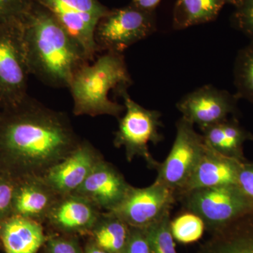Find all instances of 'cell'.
<instances>
[{
	"mask_svg": "<svg viewBox=\"0 0 253 253\" xmlns=\"http://www.w3.org/2000/svg\"><path fill=\"white\" fill-rule=\"evenodd\" d=\"M81 141L65 113L28 96L0 111V172L14 179L43 176Z\"/></svg>",
	"mask_w": 253,
	"mask_h": 253,
	"instance_id": "1",
	"label": "cell"
},
{
	"mask_svg": "<svg viewBox=\"0 0 253 253\" xmlns=\"http://www.w3.org/2000/svg\"><path fill=\"white\" fill-rule=\"evenodd\" d=\"M23 28L30 72L44 84L68 88L74 73L90 62L74 38L36 1Z\"/></svg>",
	"mask_w": 253,
	"mask_h": 253,
	"instance_id": "2",
	"label": "cell"
},
{
	"mask_svg": "<svg viewBox=\"0 0 253 253\" xmlns=\"http://www.w3.org/2000/svg\"><path fill=\"white\" fill-rule=\"evenodd\" d=\"M132 84L124 54L104 52L91 62L82 66L73 75L68 89L76 116H113L119 119L124 105L110 99Z\"/></svg>",
	"mask_w": 253,
	"mask_h": 253,
	"instance_id": "3",
	"label": "cell"
},
{
	"mask_svg": "<svg viewBox=\"0 0 253 253\" xmlns=\"http://www.w3.org/2000/svg\"><path fill=\"white\" fill-rule=\"evenodd\" d=\"M116 95L124 101L125 114L120 118L117 130L115 132L113 144L118 149L123 148L126 160L131 162L134 158H143L151 169H156L159 163L150 153L149 144H158L163 140L160 133L161 113L156 110L145 109L135 102L126 89Z\"/></svg>",
	"mask_w": 253,
	"mask_h": 253,
	"instance_id": "4",
	"label": "cell"
},
{
	"mask_svg": "<svg viewBox=\"0 0 253 253\" xmlns=\"http://www.w3.org/2000/svg\"><path fill=\"white\" fill-rule=\"evenodd\" d=\"M178 201H181L186 211L202 219L206 230L211 234L253 213V201L237 184L193 190Z\"/></svg>",
	"mask_w": 253,
	"mask_h": 253,
	"instance_id": "5",
	"label": "cell"
},
{
	"mask_svg": "<svg viewBox=\"0 0 253 253\" xmlns=\"http://www.w3.org/2000/svg\"><path fill=\"white\" fill-rule=\"evenodd\" d=\"M23 22L0 25V111L17 106L28 96L31 72Z\"/></svg>",
	"mask_w": 253,
	"mask_h": 253,
	"instance_id": "6",
	"label": "cell"
},
{
	"mask_svg": "<svg viewBox=\"0 0 253 253\" xmlns=\"http://www.w3.org/2000/svg\"><path fill=\"white\" fill-rule=\"evenodd\" d=\"M156 31L155 12L144 11L129 4L109 9L99 20L94 41L99 52L123 54L138 42Z\"/></svg>",
	"mask_w": 253,
	"mask_h": 253,
	"instance_id": "7",
	"label": "cell"
},
{
	"mask_svg": "<svg viewBox=\"0 0 253 253\" xmlns=\"http://www.w3.org/2000/svg\"><path fill=\"white\" fill-rule=\"evenodd\" d=\"M176 136L167 158L156 168V181L175 194L176 199L204 154L206 144L202 134L192 123L181 118L176 124Z\"/></svg>",
	"mask_w": 253,
	"mask_h": 253,
	"instance_id": "8",
	"label": "cell"
},
{
	"mask_svg": "<svg viewBox=\"0 0 253 253\" xmlns=\"http://www.w3.org/2000/svg\"><path fill=\"white\" fill-rule=\"evenodd\" d=\"M49 11L81 46L89 61L99 53L94 32L109 11L99 0H34Z\"/></svg>",
	"mask_w": 253,
	"mask_h": 253,
	"instance_id": "9",
	"label": "cell"
},
{
	"mask_svg": "<svg viewBox=\"0 0 253 253\" xmlns=\"http://www.w3.org/2000/svg\"><path fill=\"white\" fill-rule=\"evenodd\" d=\"M176 201L172 190L155 180L147 187L131 186L122 202L110 212L129 227L146 229L170 212Z\"/></svg>",
	"mask_w": 253,
	"mask_h": 253,
	"instance_id": "10",
	"label": "cell"
},
{
	"mask_svg": "<svg viewBox=\"0 0 253 253\" xmlns=\"http://www.w3.org/2000/svg\"><path fill=\"white\" fill-rule=\"evenodd\" d=\"M236 94L206 85L185 95L176 104L181 118L200 129L228 119L238 112Z\"/></svg>",
	"mask_w": 253,
	"mask_h": 253,
	"instance_id": "11",
	"label": "cell"
},
{
	"mask_svg": "<svg viewBox=\"0 0 253 253\" xmlns=\"http://www.w3.org/2000/svg\"><path fill=\"white\" fill-rule=\"evenodd\" d=\"M103 158L89 141L81 140L73 152L41 177L59 196L74 194Z\"/></svg>",
	"mask_w": 253,
	"mask_h": 253,
	"instance_id": "12",
	"label": "cell"
},
{
	"mask_svg": "<svg viewBox=\"0 0 253 253\" xmlns=\"http://www.w3.org/2000/svg\"><path fill=\"white\" fill-rule=\"evenodd\" d=\"M130 187L117 168L103 158L74 194L87 199L100 211L110 212L122 202Z\"/></svg>",
	"mask_w": 253,
	"mask_h": 253,
	"instance_id": "13",
	"label": "cell"
},
{
	"mask_svg": "<svg viewBox=\"0 0 253 253\" xmlns=\"http://www.w3.org/2000/svg\"><path fill=\"white\" fill-rule=\"evenodd\" d=\"M101 214L90 201L72 194L60 196L46 220L55 229L67 235L89 234Z\"/></svg>",
	"mask_w": 253,
	"mask_h": 253,
	"instance_id": "14",
	"label": "cell"
},
{
	"mask_svg": "<svg viewBox=\"0 0 253 253\" xmlns=\"http://www.w3.org/2000/svg\"><path fill=\"white\" fill-rule=\"evenodd\" d=\"M242 163L219 154L206 144L204 154L178 195L177 201L182 195L193 190L237 184L238 174Z\"/></svg>",
	"mask_w": 253,
	"mask_h": 253,
	"instance_id": "15",
	"label": "cell"
},
{
	"mask_svg": "<svg viewBox=\"0 0 253 253\" xmlns=\"http://www.w3.org/2000/svg\"><path fill=\"white\" fill-rule=\"evenodd\" d=\"M16 179L12 211L17 214L42 222L60 196L41 176H26Z\"/></svg>",
	"mask_w": 253,
	"mask_h": 253,
	"instance_id": "16",
	"label": "cell"
},
{
	"mask_svg": "<svg viewBox=\"0 0 253 253\" xmlns=\"http://www.w3.org/2000/svg\"><path fill=\"white\" fill-rule=\"evenodd\" d=\"M47 239L39 221L17 214L0 219V241L5 253H37Z\"/></svg>",
	"mask_w": 253,
	"mask_h": 253,
	"instance_id": "17",
	"label": "cell"
},
{
	"mask_svg": "<svg viewBox=\"0 0 253 253\" xmlns=\"http://www.w3.org/2000/svg\"><path fill=\"white\" fill-rule=\"evenodd\" d=\"M197 253H253V213L211 234Z\"/></svg>",
	"mask_w": 253,
	"mask_h": 253,
	"instance_id": "18",
	"label": "cell"
},
{
	"mask_svg": "<svg viewBox=\"0 0 253 253\" xmlns=\"http://www.w3.org/2000/svg\"><path fill=\"white\" fill-rule=\"evenodd\" d=\"M201 130L205 143L211 149L241 162L246 161L244 144L253 140V135L241 126L236 118H229Z\"/></svg>",
	"mask_w": 253,
	"mask_h": 253,
	"instance_id": "19",
	"label": "cell"
},
{
	"mask_svg": "<svg viewBox=\"0 0 253 253\" xmlns=\"http://www.w3.org/2000/svg\"><path fill=\"white\" fill-rule=\"evenodd\" d=\"M224 0H177L173 11V27L182 30L214 21Z\"/></svg>",
	"mask_w": 253,
	"mask_h": 253,
	"instance_id": "20",
	"label": "cell"
},
{
	"mask_svg": "<svg viewBox=\"0 0 253 253\" xmlns=\"http://www.w3.org/2000/svg\"><path fill=\"white\" fill-rule=\"evenodd\" d=\"M130 227L112 212L101 213L90 233L91 241L109 253H123Z\"/></svg>",
	"mask_w": 253,
	"mask_h": 253,
	"instance_id": "21",
	"label": "cell"
},
{
	"mask_svg": "<svg viewBox=\"0 0 253 253\" xmlns=\"http://www.w3.org/2000/svg\"><path fill=\"white\" fill-rule=\"evenodd\" d=\"M236 96L253 104V42L240 50L234 64Z\"/></svg>",
	"mask_w": 253,
	"mask_h": 253,
	"instance_id": "22",
	"label": "cell"
},
{
	"mask_svg": "<svg viewBox=\"0 0 253 253\" xmlns=\"http://www.w3.org/2000/svg\"><path fill=\"white\" fill-rule=\"evenodd\" d=\"M170 229L174 239L182 244L196 242L202 238L206 230L202 219L189 211L171 220Z\"/></svg>",
	"mask_w": 253,
	"mask_h": 253,
	"instance_id": "23",
	"label": "cell"
},
{
	"mask_svg": "<svg viewBox=\"0 0 253 253\" xmlns=\"http://www.w3.org/2000/svg\"><path fill=\"white\" fill-rule=\"evenodd\" d=\"M170 212L145 229L150 253H177L170 229Z\"/></svg>",
	"mask_w": 253,
	"mask_h": 253,
	"instance_id": "24",
	"label": "cell"
},
{
	"mask_svg": "<svg viewBox=\"0 0 253 253\" xmlns=\"http://www.w3.org/2000/svg\"><path fill=\"white\" fill-rule=\"evenodd\" d=\"M34 0H0V25L23 21Z\"/></svg>",
	"mask_w": 253,
	"mask_h": 253,
	"instance_id": "25",
	"label": "cell"
},
{
	"mask_svg": "<svg viewBox=\"0 0 253 253\" xmlns=\"http://www.w3.org/2000/svg\"><path fill=\"white\" fill-rule=\"evenodd\" d=\"M233 22L253 42V0H242L236 6Z\"/></svg>",
	"mask_w": 253,
	"mask_h": 253,
	"instance_id": "26",
	"label": "cell"
},
{
	"mask_svg": "<svg viewBox=\"0 0 253 253\" xmlns=\"http://www.w3.org/2000/svg\"><path fill=\"white\" fill-rule=\"evenodd\" d=\"M16 179L0 172V219L11 214Z\"/></svg>",
	"mask_w": 253,
	"mask_h": 253,
	"instance_id": "27",
	"label": "cell"
},
{
	"mask_svg": "<svg viewBox=\"0 0 253 253\" xmlns=\"http://www.w3.org/2000/svg\"><path fill=\"white\" fill-rule=\"evenodd\" d=\"M45 244L46 253H83L77 240L73 237L51 236Z\"/></svg>",
	"mask_w": 253,
	"mask_h": 253,
	"instance_id": "28",
	"label": "cell"
},
{
	"mask_svg": "<svg viewBox=\"0 0 253 253\" xmlns=\"http://www.w3.org/2000/svg\"><path fill=\"white\" fill-rule=\"evenodd\" d=\"M123 253H150L145 229L130 227L129 239Z\"/></svg>",
	"mask_w": 253,
	"mask_h": 253,
	"instance_id": "29",
	"label": "cell"
},
{
	"mask_svg": "<svg viewBox=\"0 0 253 253\" xmlns=\"http://www.w3.org/2000/svg\"><path fill=\"white\" fill-rule=\"evenodd\" d=\"M237 185L253 201V163L246 161L241 163Z\"/></svg>",
	"mask_w": 253,
	"mask_h": 253,
	"instance_id": "30",
	"label": "cell"
},
{
	"mask_svg": "<svg viewBox=\"0 0 253 253\" xmlns=\"http://www.w3.org/2000/svg\"><path fill=\"white\" fill-rule=\"evenodd\" d=\"M161 1V0H132L130 4L144 11L155 12V10Z\"/></svg>",
	"mask_w": 253,
	"mask_h": 253,
	"instance_id": "31",
	"label": "cell"
},
{
	"mask_svg": "<svg viewBox=\"0 0 253 253\" xmlns=\"http://www.w3.org/2000/svg\"><path fill=\"white\" fill-rule=\"evenodd\" d=\"M83 253H109L105 250L101 249L99 246L91 241L86 245L85 249L83 251Z\"/></svg>",
	"mask_w": 253,
	"mask_h": 253,
	"instance_id": "32",
	"label": "cell"
},
{
	"mask_svg": "<svg viewBox=\"0 0 253 253\" xmlns=\"http://www.w3.org/2000/svg\"><path fill=\"white\" fill-rule=\"evenodd\" d=\"M242 0H224L226 4H230L234 5V6H237Z\"/></svg>",
	"mask_w": 253,
	"mask_h": 253,
	"instance_id": "33",
	"label": "cell"
},
{
	"mask_svg": "<svg viewBox=\"0 0 253 253\" xmlns=\"http://www.w3.org/2000/svg\"><path fill=\"white\" fill-rule=\"evenodd\" d=\"M3 249H2V245L1 244V241H0V250Z\"/></svg>",
	"mask_w": 253,
	"mask_h": 253,
	"instance_id": "34",
	"label": "cell"
}]
</instances>
